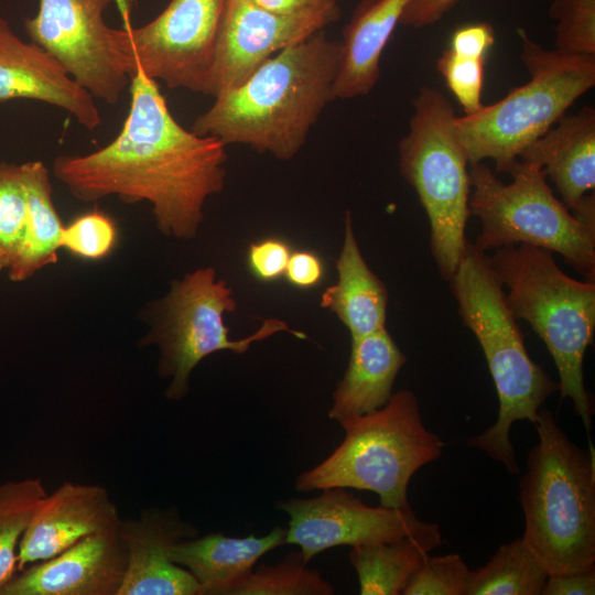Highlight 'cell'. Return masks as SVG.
<instances>
[{
  "instance_id": "cell-1",
  "label": "cell",
  "mask_w": 595,
  "mask_h": 595,
  "mask_svg": "<svg viewBox=\"0 0 595 595\" xmlns=\"http://www.w3.org/2000/svg\"><path fill=\"white\" fill-rule=\"evenodd\" d=\"M130 108L120 132L87 154L60 155L53 174L77 199L117 196L151 204L165 236L191 239L203 221L206 199L225 186L226 145L181 126L158 82L137 72Z\"/></svg>"
},
{
  "instance_id": "cell-2",
  "label": "cell",
  "mask_w": 595,
  "mask_h": 595,
  "mask_svg": "<svg viewBox=\"0 0 595 595\" xmlns=\"http://www.w3.org/2000/svg\"><path fill=\"white\" fill-rule=\"evenodd\" d=\"M339 41L325 30L278 52L240 85L214 97L191 130L290 160L335 99Z\"/></svg>"
},
{
  "instance_id": "cell-3",
  "label": "cell",
  "mask_w": 595,
  "mask_h": 595,
  "mask_svg": "<svg viewBox=\"0 0 595 595\" xmlns=\"http://www.w3.org/2000/svg\"><path fill=\"white\" fill-rule=\"evenodd\" d=\"M450 284L464 326L483 349L499 400L496 422L467 443L518 474L511 426L518 420L533 423L559 382L530 358L502 284L484 252L467 242Z\"/></svg>"
},
{
  "instance_id": "cell-4",
  "label": "cell",
  "mask_w": 595,
  "mask_h": 595,
  "mask_svg": "<svg viewBox=\"0 0 595 595\" xmlns=\"http://www.w3.org/2000/svg\"><path fill=\"white\" fill-rule=\"evenodd\" d=\"M538 443L519 482L523 539L550 574L595 565V452L574 444L555 416L540 409Z\"/></svg>"
},
{
  "instance_id": "cell-5",
  "label": "cell",
  "mask_w": 595,
  "mask_h": 595,
  "mask_svg": "<svg viewBox=\"0 0 595 595\" xmlns=\"http://www.w3.org/2000/svg\"><path fill=\"white\" fill-rule=\"evenodd\" d=\"M553 252L530 245L502 247L488 257L516 318L527 321L545 344L559 372L561 398L573 402L586 433L594 407L584 386L583 361L595 331L594 281H577Z\"/></svg>"
},
{
  "instance_id": "cell-6",
  "label": "cell",
  "mask_w": 595,
  "mask_h": 595,
  "mask_svg": "<svg viewBox=\"0 0 595 595\" xmlns=\"http://www.w3.org/2000/svg\"><path fill=\"white\" fill-rule=\"evenodd\" d=\"M339 424L345 431L343 442L320 464L301 473L295 488L369 490L383 507H410V479L439 458L444 447V442L424 426L415 394L399 390L382 408Z\"/></svg>"
},
{
  "instance_id": "cell-7",
  "label": "cell",
  "mask_w": 595,
  "mask_h": 595,
  "mask_svg": "<svg viewBox=\"0 0 595 595\" xmlns=\"http://www.w3.org/2000/svg\"><path fill=\"white\" fill-rule=\"evenodd\" d=\"M520 58L530 79L495 104L456 117L458 139L469 163L495 161V173L508 172L521 151L595 85V56L545 50L523 29Z\"/></svg>"
},
{
  "instance_id": "cell-8",
  "label": "cell",
  "mask_w": 595,
  "mask_h": 595,
  "mask_svg": "<svg viewBox=\"0 0 595 595\" xmlns=\"http://www.w3.org/2000/svg\"><path fill=\"white\" fill-rule=\"evenodd\" d=\"M452 104L439 90L421 87L410 129L398 147L402 177L414 188L430 221L432 256L448 281L467 246L469 162L458 139Z\"/></svg>"
},
{
  "instance_id": "cell-9",
  "label": "cell",
  "mask_w": 595,
  "mask_h": 595,
  "mask_svg": "<svg viewBox=\"0 0 595 595\" xmlns=\"http://www.w3.org/2000/svg\"><path fill=\"white\" fill-rule=\"evenodd\" d=\"M469 209L482 230L474 245L482 252L530 245L556 252L589 281L595 277V226L576 218L547 184L542 169L518 160L500 181L483 162L469 163Z\"/></svg>"
},
{
  "instance_id": "cell-10",
  "label": "cell",
  "mask_w": 595,
  "mask_h": 595,
  "mask_svg": "<svg viewBox=\"0 0 595 595\" xmlns=\"http://www.w3.org/2000/svg\"><path fill=\"white\" fill-rule=\"evenodd\" d=\"M235 310L231 289L226 281L216 280L210 267L173 281L169 292L150 306L151 326L141 344L155 345L160 350L158 372L170 379L164 392L169 400L185 398L193 370L210 354L220 350L244 354L252 343L280 331L305 337L291 331L284 322L269 318L253 334L232 340L224 314Z\"/></svg>"
},
{
  "instance_id": "cell-11",
  "label": "cell",
  "mask_w": 595,
  "mask_h": 595,
  "mask_svg": "<svg viewBox=\"0 0 595 595\" xmlns=\"http://www.w3.org/2000/svg\"><path fill=\"white\" fill-rule=\"evenodd\" d=\"M229 0H171L139 28L117 29L129 77L204 94Z\"/></svg>"
},
{
  "instance_id": "cell-12",
  "label": "cell",
  "mask_w": 595,
  "mask_h": 595,
  "mask_svg": "<svg viewBox=\"0 0 595 595\" xmlns=\"http://www.w3.org/2000/svg\"><path fill=\"white\" fill-rule=\"evenodd\" d=\"M115 0H39L24 20L31 42L51 53L94 98L113 105L130 85L117 29L104 18Z\"/></svg>"
},
{
  "instance_id": "cell-13",
  "label": "cell",
  "mask_w": 595,
  "mask_h": 595,
  "mask_svg": "<svg viewBox=\"0 0 595 595\" xmlns=\"http://www.w3.org/2000/svg\"><path fill=\"white\" fill-rule=\"evenodd\" d=\"M277 508L289 516L285 543L300 547L309 562L336 547L394 541L424 523L410 507H371L342 487L278 501Z\"/></svg>"
},
{
  "instance_id": "cell-14",
  "label": "cell",
  "mask_w": 595,
  "mask_h": 595,
  "mask_svg": "<svg viewBox=\"0 0 595 595\" xmlns=\"http://www.w3.org/2000/svg\"><path fill=\"white\" fill-rule=\"evenodd\" d=\"M338 3L300 14H279L251 0H229L207 79L213 97L240 85L278 52L339 20Z\"/></svg>"
},
{
  "instance_id": "cell-15",
  "label": "cell",
  "mask_w": 595,
  "mask_h": 595,
  "mask_svg": "<svg viewBox=\"0 0 595 595\" xmlns=\"http://www.w3.org/2000/svg\"><path fill=\"white\" fill-rule=\"evenodd\" d=\"M119 526L28 565L4 585L1 595H118L127 569Z\"/></svg>"
},
{
  "instance_id": "cell-16",
  "label": "cell",
  "mask_w": 595,
  "mask_h": 595,
  "mask_svg": "<svg viewBox=\"0 0 595 595\" xmlns=\"http://www.w3.org/2000/svg\"><path fill=\"white\" fill-rule=\"evenodd\" d=\"M119 531L127 569L118 595H199L195 577L170 559L173 545L199 534L175 507L148 508L138 519L121 520Z\"/></svg>"
},
{
  "instance_id": "cell-17",
  "label": "cell",
  "mask_w": 595,
  "mask_h": 595,
  "mask_svg": "<svg viewBox=\"0 0 595 595\" xmlns=\"http://www.w3.org/2000/svg\"><path fill=\"white\" fill-rule=\"evenodd\" d=\"M121 518L101 485L66 482L46 494L18 550V572L50 559L82 539L119 526Z\"/></svg>"
},
{
  "instance_id": "cell-18",
  "label": "cell",
  "mask_w": 595,
  "mask_h": 595,
  "mask_svg": "<svg viewBox=\"0 0 595 595\" xmlns=\"http://www.w3.org/2000/svg\"><path fill=\"white\" fill-rule=\"evenodd\" d=\"M20 98L62 108L88 130L101 125L89 91L51 53L22 41L0 17V102Z\"/></svg>"
},
{
  "instance_id": "cell-19",
  "label": "cell",
  "mask_w": 595,
  "mask_h": 595,
  "mask_svg": "<svg viewBox=\"0 0 595 595\" xmlns=\"http://www.w3.org/2000/svg\"><path fill=\"white\" fill-rule=\"evenodd\" d=\"M518 160L539 165L580 220L595 226V110L584 106L563 116L526 147Z\"/></svg>"
},
{
  "instance_id": "cell-20",
  "label": "cell",
  "mask_w": 595,
  "mask_h": 595,
  "mask_svg": "<svg viewBox=\"0 0 595 595\" xmlns=\"http://www.w3.org/2000/svg\"><path fill=\"white\" fill-rule=\"evenodd\" d=\"M410 0H363L339 41L335 99L368 95L380 77V60Z\"/></svg>"
},
{
  "instance_id": "cell-21",
  "label": "cell",
  "mask_w": 595,
  "mask_h": 595,
  "mask_svg": "<svg viewBox=\"0 0 595 595\" xmlns=\"http://www.w3.org/2000/svg\"><path fill=\"white\" fill-rule=\"evenodd\" d=\"M285 534L286 528L282 527H275L261 537L198 534L173 545L170 559L195 577L199 595H226L266 553L286 544Z\"/></svg>"
},
{
  "instance_id": "cell-22",
  "label": "cell",
  "mask_w": 595,
  "mask_h": 595,
  "mask_svg": "<svg viewBox=\"0 0 595 595\" xmlns=\"http://www.w3.org/2000/svg\"><path fill=\"white\" fill-rule=\"evenodd\" d=\"M405 363L387 328L351 339L348 366L333 392L328 418L339 423L382 408Z\"/></svg>"
},
{
  "instance_id": "cell-23",
  "label": "cell",
  "mask_w": 595,
  "mask_h": 595,
  "mask_svg": "<svg viewBox=\"0 0 595 595\" xmlns=\"http://www.w3.org/2000/svg\"><path fill=\"white\" fill-rule=\"evenodd\" d=\"M336 268L338 280L323 292L321 305L336 314L351 339L386 328L388 291L360 252L349 212Z\"/></svg>"
},
{
  "instance_id": "cell-24",
  "label": "cell",
  "mask_w": 595,
  "mask_h": 595,
  "mask_svg": "<svg viewBox=\"0 0 595 595\" xmlns=\"http://www.w3.org/2000/svg\"><path fill=\"white\" fill-rule=\"evenodd\" d=\"M26 193L25 228L14 258L8 268L9 279L22 282L41 269L56 263L64 226L52 198L50 172L41 161L21 164Z\"/></svg>"
},
{
  "instance_id": "cell-25",
  "label": "cell",
  "mask_w": 595,
  "mask_h": 595,
  "mask_svg": "<svg viewBox=\"0 0 595 595\" xmlns=\"http://www.w3.org/2000/svg\"><path fill=\"white\" fill-rule=\"evenodd\" d=\"M442 543L440 527L424 523L389 542L351 547L349 561L361 595H399L420 562Z\"/></svg>"
},
{
  "instance_id": "cell-26",
  "label": "cell",
  "mask_w": 595,
  "mask_h": 595,
  "mask_svg": "<svg viewBox=\"0 0 595 595\" xmlns=\"http://www.w3.org/2000/svg\"><path fill=\"white\" fill-rule=\"evenodd\" d=\"M549 575L521 537L500 545L484 566L472 571L465 595H541Z\"/></svg>"
},
{
  "instance_id": "cell-27",
  "label": "cell",
  "mask_w": 595,
  "mask_h": 595,
  "mask_svg": "<svg viewBox=\"0 0 595 595\" xmlns=\"http://www.w3.org/2000/svg\"><path fill=\"white\" fill-rule=\"evenodd\" d=\"M45 496L39 477L0 485V595L18 572L20 541Z\"/></svg>"
},
{
  "instance_id": "cell-28",
  "label": "cell",
  "mask_w": 595,
  "mask_h": 595,
  "mask_svg": "<svg viewBox=\"0 0 595 595\" xmlns=\"http://www.w3.org/2000/svg\"><path fill=\"white\" fill-rule=\"evenodd\" d=\"M334 587L301 551H292L274 565L261 564L236 582L226 595H332Z\"/></svg>"
},
{
  "instance_id": "cell-29",
  "label": "cell",
  "mask_w": 595,
  "mask_h": 595,
  "mask_svg": "<svg viewBox=\"0 0 595 595\" xmlns=\"http://www.w3.org/2000/svg\"><path fill=\"white\" fill-rule=\"evenodd\" d=\"M28 215L21 164L0 162V270H8L22 239Z\"/></svg>"
},
{
  "instance_id": "cell-30",
  "label": "cell",
  "mask_w": 595,
  "mask_h": 595,
  "mask_svg": "<svg viewBox=\"0 0 595 595\" xmlns=\"http://www.w3.org/2000/svg\"><path fill=\"white\" fill-rule=\"evenodd\" d=\"M549 15L558 21L555 51L595 56V0H552Z\"/></svg>"
},
{
  "instance_id": "cell-31",
  "label": "cell",
  "mask_w": 595,
  "mask_h": 595,
  "mask_svg": "<svg viewBox=\"0 0 595 595\" xmlns=\"http://www.w3.org/2000/svg\"><path fill=\"white\" fill-rule=\"evenodd\" d=\"M472 571L457 553L428 554L407 581L403 595H465Z\"/></svg>"
},
{
  "instance_id": "cell-32",
  "label": "cell",
  "mask_w": 595,
  "mask_h": 595,
  "mask_svg": "<svg viewBox=\"0 0 595 595\" xmlns=\"http://www.w3.org/2000/svg\"><path fill=\"white\" fill-rule=\"evenodd\" d=\"M486 57L458 54L446 48L437 60V71L443 76L448 89L462 106L465 116L477 112L484 104Z\"/></svg>"
},
{
  "instance_id": "cell-33",
  "label": "cell",
  "mask_w": 595,
  "mask_h": 595,
  "mask_svg": "<svg viewBox=\"0 0 595 595\" xmlns=\"http://www.w3.org/2000/svg\"><path fill=\"white\" fill-rule=\"evenodd\" d=\"M116 240L117 229L112 219L94 210L64 226L61 248L83 259L99 260L111 252Z\"/></svg>"
},
{
  "instance_id": "cell-34",
  "label": "cell",
  "mask_w": 595,
  "mask_h": 595,
  "mask_svg": "<svg viewBox=\"0 0 595 595\" xmlns=\"http://www.w3.org/2000/svg\"><path fill=\"white\" fill-rule=\"evenodd\" d=\"M290 256L286 244L277 239H267L250 246L248 259L255 274L270 281L285 272Z\"/></svg>"
},
{
  "instance_id": "cell-35",
  "label": "cell",
  "mask_w": 595,
  "mask_h": 595,
  "mask_svg": "<svg viewBox=\"0 0 595 595\" xmlns=\"http://www.w3.org/2000/svg\"><path fill=\"white\" fill-rule=\"evenodd\" d=\"M494 43L493 25L488 22H479L457 29L452 34L448 48L463 55L486 57Z\"/></svg>"
},
{
  "instance_id": "cell-36",
  "label": "cell",
  "mask_w": 595,
  "mask_h": 595,
  "mask_svg": "<svg viewBox=\"0 0 595 595\" xmlns=\"http://www.w3.org/2000/svg\"><path fill=\"white\" fill-rule=\"evenodd\" d=\"M595 594V565L581 571L550 574L542 595H593Z\"/></svg>"
},
{
  "instance_id": "cell-37",
  "label": "cell",
  "mask_w": 595,
  "mask_h": 595,
  "mask_svg": "<svg viewBox=\"0 0 595 595\" xmlns=\"http://www.w3.org/2000/svg\"><path fill=\"white\" fill-rule=\"evenodd\" d=\"M457 2L458 0H410L400 24L412 28L434 24Z\"/></svg>"
},
{
  "instance_id": "cell-38",
  "label": "cell",
  "mask_w": 595,
  "mask_h": 595,
  "mask_svg": "<svg viewBox=\"0 0 595 595\" xmlns=\"http://www.w3.org/2000/svg\"><path fill=\"white\" fill-rule=\"evenodd\" d=\"M284 273L291 283L307 288L321 280L323 268L320 259L314 253L298 251L290 256Z\"/></svg>"
},
{
  "instance_id": "cell-39",
  "label": "cell",
  "mask_w": 595,
  "mask_h": 595,
  "mask_svg": "<svg viewBox=\"0 0 595 595\" xmlns=\"http://www.w3.org/2000/svg\"><path fill=\"white\" fill-rule=\"evenodd\" d=\"M257 6L279 13L300 14L334 6L337 0H251Z\"/></svg>"
},
{
  "instance_id": "cell-40",
  "label": "cell",
  "mask_w": 595,
  "mask_h": 595,
  "mask_svg": "<svg viewBox=\"0 0 595 595\" xmlns=\"http://www.w3.org/2000/svg\"><path fill=\"white\" fill-rule=\"evenodd\" d=\"M137 0H115L118 11L122 19L123 28L131 26L130 18L132 13V8L136 4Z\"/></svg>"
}]
</instances>
